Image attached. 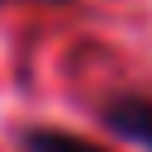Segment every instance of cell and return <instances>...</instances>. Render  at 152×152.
Returning <instances> with one entry per match:
<instances>
[{
  "label": "cell",
  "instance_id": "cell-1",
  "mask_svg": "<svg viewBox=\"0 0 152 152\" xmlns=\"http://www.w3.org/2000/svg\"><path fill=\"white\" fill-rule=\"evenodd\" d=\"M100 119L119 138H128V142L152 152V100L147 95H114V100L100 104Z\"/></svg>",
  "mask_w": 152,
  "mask_h": 152
},
{
  "label": "cell",
  "instance_id": "cell-2",
  "mask_svg": "<svg viewBox=\"0 0 152 152\" xmlns=\"http://www.w3.org/2000/svg\"><path fill=\"white\" fill-rule=\"evenodd\" d=\"M24 152H109L90 138H76L66 128H28L24 133Z\"/></svg>",
  "mask_w": 152,
  "mask_h": 152
},
{
  "label": "cell",
  "instance_id": "cell-3",
  "mask_svg": "<svg viewBox=\"0 0 152 152\" xmlns=\"http://www.w3.org/2000/svg\"><path fill=\"white\" fill-rule=\"evenodd\" d=\"M48 5H66V0H48Z\"/></svg>",
  "mask_w": 152,
  "mask_h": 152
}]
</instances>
